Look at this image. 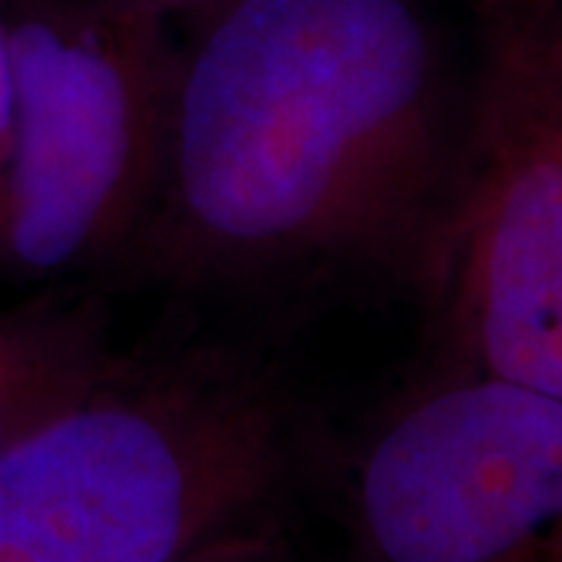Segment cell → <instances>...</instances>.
<instances>
[{
	"instance_id": "6da1fadb",
	"label": "cell",
	"mask_w": 562,
	"mask_h": 562,
	"mask_svg": "<svg viewBox=\"0 0 562 562\" xmlns=\"http://www.w3.org/2000/svg\"><path fill=\"white\" fill-rule=\"evenodd\" d=\"M460 125L413 0H228L179 57L160 179L113 272L241 301H419Z\"/></svg>"
},
{
	"instance_id": "7a4b0ae2",
	"label": "cell",
	"mask_w": 562,
	"mask_h": 562,
	"mask_svg": "<svg viewBox=\"0 0 562 562\" xmlns=\"http://www.w3.org/2000/svg\"><path fill=\"white\" fill-rule=\"evenodd\" d=\"M303 422L281 366L254 347L132 350L0 453V562H179L276 519Z\"/></svg>"
},
{
	"instance_id": "3957f363",
	"label": "cell",
	"mask_w": 562,
	"mask_h": 562,
	"mask_svg": "<svg viewBox=\"0 0 562 562\" xmlns=\"http://www.w3.org/2000/svg\"><path fill=\"white\" fill-rule=\"evenodd\" d=\"M460 166L422 284L441 369L562 401V0H475Z\"/></svg>"
},
{
	"instance_id": "277c9868",
	"label": "cell",
	"mask_w": 562,
	"mask_h": 562,
	"mask_svg": "<svg viewBox=\"0 0 562 562\" xmlns=\"http://www.w3.org/2000/svg\"><path fill=\"white\" fill-rule=\"evenodd\" d=\"M3 25L0 262L22 276L116 269L160 179L181 57L166 20L128 0H29Z\"/></svg>"
},
{
	"instance_id": "5b68a950",
	"label": "cell",
	"mask_w": 562,
	"mask_h": 562,
	"mask_svg": "<svg viewBox=\"0 0 562 562\" xmlns=\"http://www.w3.org/2000/svg\"><path fill=\"white\" fill-rule=\"evenodd\" d=\"M353 562H562V401L438 369L366 425L344 472Z\"/></svg>"
},
{
	"instance_id": "8992f818",
	"label": "cell",
	"mask_w": 562,
	"mask_h": 562,
	"mask_svg": "<svg viewBox=\"0 0 562 562\" xmlns=\"http://www.w3.org/2000/svg\"><path fill=\"white\" fill-rule=\"evenodd\" d=\"M125 357L98 294H44L0 310V453L94 394Z\"/></svg>"
},
{
	"instance_id": "52a82bcc",
	"label": "cell",
	"mask_w": 562,
	"mask_h": 562,
	"mask_svg": "<svg viewBox=\"0 0 562 562\" xmlns=\"http://www.w3.org/2000/svg\"><path fill=\"white\" fill-rule=\"evenodd\" d=\"M179 562H291L288 543L276 519L241 528L235 535H225L220 541L206 543L191 557Z\"/></svg>"
},
{
	"instance_id": "ba28073f",
	"label": "cell",
	"mask_w": 562,
	"mask_h": 562,
	"mask_svg": "<svg viewBox=\"0 0 562 562\" xmlns=\"http://www.w3.org/2000/svg\"><path fill=\"white\" fill-rule=\"evenodd\" d=\"M10 125H13V79H10V47H7V25L0 16V176L10 154Z\"/></svg>"
},
{
	"instance_id": "9c48e42d",
	"label": "cell",
	"mask_w": 562,
	"mask_h": 562,
	"mask_svg": "<svg viewBox=\"0 0 562 562\" xmlns=\"http://www.w3.org/2000/svg\"><path fill=\"white\" fill-rule=\"evenodd\" d=\"M128 3H138L144 10H150V13H157L162 20H169V16H179V13H216L220 7H225L228 0H128Z\"/></svg>"
}]
</instances>
